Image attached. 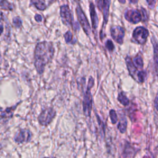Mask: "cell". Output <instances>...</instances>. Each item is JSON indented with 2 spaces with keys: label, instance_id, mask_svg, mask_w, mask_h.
Segmentation results:
<instances>
[{
  "label": "cell",
  "instance_id": "d4e9b609",
  "mask_svg": "<svg viewBox=\"0 0 158 158\" xmlns=\"http://www.w3.org/2000/svg\"><path fill=\"white\" fill-rule=\"evenodd\" d=\"M149 6L151 8H154L156 5V0H146Z\"/></svg>",
  "mask_w": 158,
  "mask_h": 158
},
{
  "label": "cell",
  "instance_id": "ffe728a7",
  "mask_svg": "<svg viewBox=\"0 0 158 158\" xmlns=\"http://www.w3.org/2000/svg\"><path fill=\"white\" fill-rule=\"evenodd\" d=\"M1 7L4 10H12V5L7 0H1Z\"/></svg>",
  "mask_w": 158,
  "mask_h": 158
},
{
  "label": "cell",
  "instance_id": "3957f363",
  "mask_svg": "<svg viewBox=\"0 0 158 158\" xmlns=\"http://www.w3.org/2000/svg\"><path fill=\"white\" fill-rule=\"evenodd\" d=\"M56 116V111L52 107L43 109L37 117L38 122L41 126L49 125Z\"/></svg>",
  "mask_w": 158,
  "mask_h": 158
},
{
  "label": "cell",
  "instance_id": "277c9868",
  "mask_svg": "<svg viewBox=\"0 0 158 158\" xmlns=\"http://www.w3.org/2000/svg\"><path fill=\"white\" fill-rule=\"evenodd\" d=\"M31 131L27 128H20L14 136V141L17 144L29 143L32 138Z\"/></svg>",
  "mask_w": 158,
  "mask_h": 158
},
{
  "label": "cell",
  "instance_id": "4fadbf2b",
  "mask_svg": "<svg viewBox=\"0 0 158 158\" xmlns=\"http://www.w3.org/2000/svg\"><path fill=\"white\" fill-rule=\"evenodd\" d=\"M110 4V0H102V12H103V26L104 28L108 21L109 17V6Z\"/></svg>",
  "mask_w": 158,
  "mask_h": 158
},
{
  "label": "cell",
  "instance_id": "8fae6325",
  "mask_svg": "<svg viewBox=\"0 0 158 158\" xmlns=\"http://www.w3.org/2000/svg\"><path fill=\"white\" fill-rule=\"evenodd\" d=\"M19 104H20V102H18V103H17L14 106H12L11 107L6 108L4 110H2L1 112V121L3 120L4 122L8 121L13 116L14 112L15 110L16 109L17 106Z\"/></svg>",
  "mask_w": 158,
  "mask_h": 158
},
{
  "label": "cell",
  "instance_id": "9a60e30c",
  "mask_svg": "<svg viewBox=\"0 0 158 158\" xmlns=\"http://www.w3.org/2000/svg\"><path fill=\"white\" fill-rule=\"evenodd\" d=\"M117 100L121 104H122L124 106H128L130 103V101L128 98L127 97V96L123 92H120L118 93L117 96Z\"/></svg>",
  "mask_w": 158,
  "mask_h": 158
},
{
  "label": "cell",
  "instance_id": "5bb4252c",
  "mask_svg": "<svg viewBox=\"0 0 158 158\" xmlns=\"http://www.w3.org/2000/svg\"><path fill=\"white\" fill-rule=\"evenodd\" d=\"M89 12H90L91 20L92 22V27L94 29H96L98 25V19L95 10L94 5L92 2L89 4Z\"/></svg>",
  "mask_w": 158,
  "mask_h": 158
},
{
  "label": "cell",
  "instance_id": "5b68a950",
  "mask_svg": "<svg viewBox=\"0 0 158 158\" xmlns=\"http://www.w3.org/2000/svg\"><path fill=\"white\" fill-rule=\"evenodd\" d=\"M141 10L140 11L138 9L128 10L125 13V18L130 22L137 23L142 20V18L144 17L143 15H145L144 10L143 9Z\"/></svg>",
  "mask_w": 158,
  "mask_h": 158
},
{
  "label": "cell",
  "instance_id": "484cf974",
  "mask_svg": "<svg viewBox=\"0 0 158 158\" xmlns=\"http://www.w3.org/2000/svg\"><path fill=\"white\" fill-rule=\"evenodd\" d=\"M35 19L36 22H41L42 20V17L41 15L40 14H36L35 16Z\"/></svg>",
  "mask_w": 158,
  "mask_h": 158
},
{
  "label": "cell",
  "instance_id": "30bf717a",
  "mask_svg": "<svg viewBox=\"0 0 158 158\" xmlns=\"http://www.w3.org/2000/svg\"><path fill=\"white\" fill-rule=\"evenodd\" d=\"M126 60V64L127 66V69L128 70V72L130 74V75L135 80L138 81V75L140 71H138L137 70V68L135 67V65L133 64V60H131V59L127 56L125 59Z\"/></svg>",
  "mask_w": 158,
  "mask_h": 158
},
{
  "label": "cell",
  "instance_id": "ac0fdd59",
  "mask_svg": "<svg viewBox=\"0 0 158 158\" xmlns=\"http://www.w3.org/2000/svg\"><path fill=\"white\" fill-rule=\"evenodd\" d=\"M109 118H110L112 124L114 125L117 123V122L118 120V117L116 111L114 109H110L109 110Z\"/></svg>",
  "mask_w": 158,
  "mask_h": 158
},
{
  "label": "cell",
  "instance_id": "9c48e42d",
  "mask_svg": "<svg viewBox=\"0 0 158 158\" xmlns=\"http://www.w3.org/2000/svg\"><path fill=\"white\" fill-rule=\"evenodd\" d=\"M110 35L114 40L117 43L122 44L123 43V37L125 36L124 29L120 26H115L110 29Z\"/></svg>",
  "mask_w": 158,
  "mask_h": 158
},
{
  "label": "cell",
  "instance_id": "7a4b0ae2",
  "mask_svg": "<svg viewBox=\"0 0 158 158\" xmlns=\"http://www.w3.org/2000/svg\"><path fill=\"white\" fill-rule=\"evenodd\" d=\"M94 85V80L92 77H90L88 81V85L87 89L84 93L82 106L83 112L85 116L87 118L91 117V110L93 108V96L91 93V88Z\"/></svg>",
  "mask_w": 158,
  "mask_h": 158
},
{
  "label": "cell",
  "instance_id": "44dd1931",
  "mask_svg": "<svg viewBox=\"0 0 158 158\" xmlns=\"http://www.w3.org/2000/svg\"><path fill=\"white\" fill-rule=\"evenodd\" d=\"M64 38H65V40L67 43H70L73 38V35H72V32H70V31H67L64 35Z\"/></svg>",
  "mask_w": 158,
  "mask_h": 158
},
{
  "label": "cell",
  "instance_id": "e0dca14e",
  "mask_svg": "<svg viewBox=\"0 0 158 158\" xmlns=\"http://www.w3.org/2000/svg\"><path fill=\"white\" fill-rule=\"evenodd\" d=\"M133 62L134 65L137 69H142L143 67V59L141 56L138 55L135 57L133 58Z\"/></svg>",
  "mask_w": 158,
  "mask_h": 158
},
{
  "label": "cell",
  "instance_id": "f1b7e54d",
  "mask_svg": "<svg viewBox=\"0 0 158 158\" xmlns=\"http://www.w3.org/2000/svg\"><path fill=\"white\" fill-rule=\"evenodd\" d=\"M118 1L122 4H124L125 2V0H118Z\"/></svg>",
  "mask_w": 158,
  "mask_h": 158
},
{
  "label": "cell",
  "instance_id": "4316f807",
  "mask_svg": "<svg viewBox=\"0 0 158 158\" xmlns=\"http://www.w3.org/2000/svg\"><path fill=\"white\" fill-rule=\"evenodd\" d=\"M155 106H156V109L158 110V94L155 100Z\"/></svg>",
  "mask_w": 158,
  "mask_h": 158
},
{
  "label": "cell",
  "instance_id": "52a82bcc",
  "mask_svg": "<svg viewBox=\"0 0 158 158\" xmlns=\"http://www.w3.org/2000/svg\"><path fill=\"white\" fill-rule=\"evenodd\" d=\"M148 35V30L143 27H138L134 30L133 33L134 40L139 44H144L147 40Z\"/></svg>",
  "mask_w": 158,
  "mask_h": 158
},
{
  "label": "cell",
  "instance_id": "83f0119b",
  "mask_svg": "<svg viewBox=\"0 0 158 158\" xmlns=\"http://www.w3.org/2000/svg\"><path fill=\"white\" fill-rule=\"evenodd\" d=\"M130 1V2L131 3H133V4H135L138 2V0H128Z\"/></svg>",
  "mask_w": 158,
  "mask_h": 158
},
{
  "label": "cell",
  "instance_id": "8992f818",
  "mask_svg": "<svg viewBox=\"0 0 158 158\" xmlns=\"http://www.w3.org/2000/svg\"><path fill=\"white\" fill-rule=\"evenodd\" d=\"M76 13L78 17V19L81 25L82 26L84 31L87 35H89L91 32V28L86 17L79 4L77 5V7L76 8Z\"/></svg>",
  "mask_w": 158,
  "mask_h": 158
},
{
  "label": "cell",
  "instance_id": "ba28073f",
  "mask_svg": "<svg viewBox=\"0 0 158 158\" xmlns=\"http://www.w3.org/2000/svg\"><path fill=\"white\" fill-rule=\"evenodd\" d=\"M60 14L63 23L66 25H72V15L68 5H63L60 9Z\"/></svg>",
  "mask_w": 158,
  "mask_h": 158
},
{
  "label": "cell",
  "instance_id": "7c38bea8",
  "mask_svg": "<svg viewBox=\"0 0 158 158\" xmlns=\"http://www.w3.org/2000/svg\"><path fill=\"white\" fill-rule=\"evenodd\" d=\"M127 118L123 113L120 114L118 116V123L117 125V128L121 133H125L127 128Z\"/></svg>",
  "mask_w": 158,
  "mask_h": 158
},
{
  "label": "cell",
  "instance_id": "6da1fadb",
  "mask_svg": "<svg viewBox=\"0 0 158 158\" xmlns=\"http://www.w3.org/2000/svg\"><path fill=\"white\" fill-rule=\"evenodd\" d=\"M54 49L51 42L42 41L38 43L35 49V66L39 74L43 73L44 67L52 59Z\"/></svg>",
  "mask_w": 158,
  "mask_h": 158
},
{
  "label": "cell",
  "instance_id": "603a6c76",
  "mask_svg": "<svg viewBox=\"0 0 158 158\" xmlns=\"http://www.w3.org/2000/svg\"><path fill=\"white\" fill-rule=\"evenodd\" d=\"M13 22H14V25L17 27V28H19L21 25H22V21L20 19V18L19 17H15L13 19Z\"/></svg>",
  "mask_w": 158,
  "mask_h": 158
},
{
  "label": "cell",
  "instance_id": "2e32d148",
  "mask_svg": "<svg viewBox=\"0 0 158 158\" xmlns=\"http://www.w3.org/2000/svg\"><path fill=\"white\" fill-rule=\"evenodd\" d=\"M31 2L35 6V7L40 10H43L46 8L44 0H30Z\"/></svg>",
  "mask_w": 158,
  "mask_h": 158
},
{
  "label": "cell",
  "instance_id": "7402d4cb",
  "mask_svg": "<svg viewBox=\"0 0 158 158\" xmlns=\"http://www.w3.org/2000/svg\"><path fill=\"white\" fill-rule=\"evenodd\" d=\"M106 47L109 51H112L114 49V45L111 40H109L106 43Z\"/></svg>",
  "mask_w": 158,
  "mask_h": 158
},
{
  "label": "cell",
  "instance_id": "cb8c5ba5",
  "mask_svg": "<svg viewBox=\"0 0 158 158\" xmlns=\"http://www.w3.org/2000/svg\"><path fill=\"white\" fill-rule=\"evenodd\" d=\"M154 53H155L154 57V65H155V69H156V73L158 75V53H156V52H154Z\"/></svg>",
  "mask_w": 158,
  "mask_h": 158
},
{
  "label": "cell",
  "instance_id": "d6986e66",
  "mask_svg": "<svg viewBox=\"0 0 158 158\" xmlns=\"http://www.w3.org/2000/svg\"><path fill=\"white\" fill-rule=\"evenodd\" d=\"M96 120L98 122V126L99 127V129H100V132L102 133V137H104V135H105V125H104V122L101 120V117H99V115H98V114H96Z\"/></svg>",
  "mask_w": 158,
  "mask_h": 158
}]
</instances>
